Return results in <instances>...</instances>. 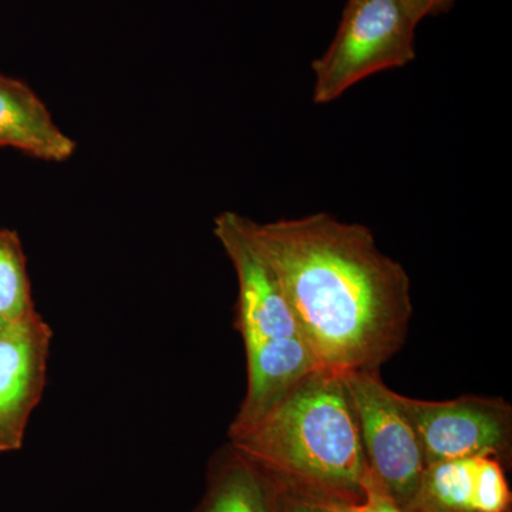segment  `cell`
I'll use <instances>...</instances> for the list:
<instances>
[{
	"mask_svg": "<svg viewBox=\"0 0 512 512\" xmlns=\"http://www.w3.org/2000/svg\"><path fill=\"white\" fill-rule=\"evenodd\" d=\"M360 512H406L396 501L383 490L372 474H367L365 495L359 504Z\"/></svg>",
	"mask_w": 512,
	"mask_h": 512,
	"instance_id": "cell-13",
	"label": "cell"
},
{
	"mask_svg": "<svg viewBox=\"0 0 512 512\" xmlns=\"http://www.w3.org/2000/svg\"><path fill=\"white\" fill-rule=\"evenodd\" d=\"M2 323H5V322H0V325H2Z\"/></svg>",
	"mask_w": 512,
	"mask_h": 512,
	"instance_id": "cell-17",
	"label": "cell"
},
{
	"mask_svg": "<svg viewBox=\"0 0 512 512\" xmlns=\"http://www.w3.org/2000/svg\"><path fill=\"white\" fill-rule=\"evenodd\" d=\"M420 440L426 466L458 458L507 460L512 444V409L501 397L463 396L426 402L399 394Z\"/></svg>",
	"mask_w": 512,
	"mask_h": 512,
	"instance_id": "cell-5",
	"label": "cell"
},
{
	"mask_svg": "<svg viewBox=\"0 0 512 512\" xmlns=\"http://www.w3.org/2000/svg\"><path fill=\"white\" fill-rule=\"evenodd\" d=\"M35 309L19 235L12 229H0V322L22 318Z\"/></svg>",
	"mask_w": 512,
	"mask_h": 512,
	"instance_id": "cell-12",
	"label": "cell"
},
{
	"mask_svg": "<svg viewBox=\"0 0 512 512\" xmlns=\"http://www.w3.org/2000/svg\"><path fill=\"white\" fill-rule=\"evenodd\" d=\"M53 330L35 311L0 325V456L23 447L45 392Z\"/></svg>",
	"mask_w": 512,
	"mask_h": 512,
	"instance_id": "cell-7",
	"label": "cell"
},
{
	"mask_svg": "<svg viewBox=\"0 0 512 512\" xmlns=\"http://www.w3.org/2000/svg\"><path fill=\"white\" fill-rule=\"evenodd\" d=\"M397 2L417 23H420L427 16H436L447 12L453 8L457 0H397Z\"/></svg>",
	"mask_w": 512,
	"mask_h": 512,
	"instance_id": "cell-15",
	"label": "cell"
},
{
	"mask_svg": "<svg viewBox=\"0 0 512 512\" xmlns=\"http://www.w3.org/2000/svg\"><path fill=\"white\" fill-rule=\"evenodd\" d=\"M279 512H332L328 501L316 500L308 495L292 493L282 488Z\"/></svg>",
	"mask_w": 512,
	"mask_h": 512,
	"instance_id": "cell-14",
	"label": "cell"
},
{
	"mask_svg": "<svg viewBox=\"0 0 512 512\" xmlns=\"http://www.w3.org/2000/svg\"><path fill=\"white\" fill-rule=\"evenodd\" d=\"M343 379L370 474L407 511L419 493L427 466L399 393L386 386L380 372H348Z\"/></svg>",
	"mask_w": 512,
	"mask_h": 512,
	"instance_id": "cell-4",
	"label": "cell"
},
{
	"mask_svg": "<svg viewBox=\"0 0 512 512\" xmlns=\"http://www.w3.org/2000/svg\"><path fill=\"white\" fill-rule=\"evenodd\" d=\"M251 228L320 367L380 372L402 349L412 284L369 228L326 212L268 224L251 220Z\"/></svg>",
	"mask_w": 512,
	"mask_h": 512,
	"instance_id": "cell-1",
	"label": "cell"
},
{
	"mask_svg": "<svg viewBox=\"0 0 512 512\" xmlns=\"http://www.w3.org/2000/svg\"><path fill=\"white\" fill-rule=\"evenodd\" d=\"M245 353L247 393L229 429L254 423L303 377L320 367L301 336L264 343Z\"/></svg>",
	"mask_w": 512,
	"mask_h": 512,
	"instance_id": "cell-10",
	"label": "cell"
},
{
	"mask_svg": "<svg viewBox=\"0 0 512 512\" xmlns=\"http://www.w3.org/2000/svg\"><path fill=\"white\" fill-rule=\"evenodd\" d=\"M0 147L62 163L77 144L57 126L43 100L22 80L0 74Z\"/></svg>",
	"mask_w": 512,
	"mask_h": 512,
	"instance_id": "cell-9",
	"label": "cell"
},
{
	"mask_svg": "<svg viewBox=\"0 0 512 512\" xmlns=\"http://www.w3.org/2000/svg\"><path fill=\"white\" fill-rule=\"evenodd\" d=\"M212 229L237 274L235 326L244 340L245 352L264 343L299 336L278 275L252 234L251 220L225 211L215 217Z\"/></svg>",
	"mask_w": 512,
	"mask_h": 512,
	"instance_id": "cell-6",
	"label": "cell"
},
{
	"mask_svg": "<svg viewBox=\"0 0 512 512\" xmlns=\"http://www.w3.org/2000/svg\"><path fill=\"white\" fill-rule=\"evenodd\" d=\"M328 504L332 512H360L359 504L333 503V501H328Z\"/></svg>",
	"mask_w": 512,
	"mask_h": 512,
	"instance_id": "cell-16",
	"label": "cell"
},
{
	"mask_svg": "<svg viewBox=\"0 0 512 512\" xmlns=\"http://www.w3.org/2000/svg\"><path fill=\"white\" fill-rule=\"evenodd\" d=\"M281 497L278 481L228 443L211 458L197 512H279Z\"/></svg>",
	"mask_w": 512,
	"mask_h": 512,
	"instance_id": "cell-11",
	"label": "cell"
},
{
	"mask_svg": "<svg viewBox=\"0 0 512 512\" xmlns=\"http://www.w3.org/2000/svg\"><path fill=\"white\" fill-rule=\"evenodd\" d=\"M229 444L284 490L360 504L369 467L343 373L313 370Z\"/></svg>",
	"mask_w": 512,
	"mask_h": 512,
	"instance_id": "cell-2",
	"label": "cell"
},
{
	"mask_svg": "<svg viewBox=\"0 0 512 512\" xmlns=\"http://www.w3.org/2000/svg\"><path fill=\"white\" fill-rule=\"evenodd\" d=\"M417 25L397 0H348L335 39L312 64L313 101L332 103L366 77L413 62Z\"/></svg>",
	"mask_w": 512,
	"mask_h": 512,
	"instance_id": "cell-3",
	"label": "cell"
},
{
	"mask_svg": "<svg viewBox=\"0 0 512 512\" xmlns=\"http://www.w3.org/2000/svg\"><path fill=\"white\" fill-rule=\"evenodd\" d=\"M511 500L501 461L458 458L426 467L406 512H510Z\"/></svg>",
	"mask_w": 512,
	"mask_h": 512,
	"instance_id": "cell-8",
	"label": "cell"
}]
</instances>
